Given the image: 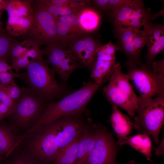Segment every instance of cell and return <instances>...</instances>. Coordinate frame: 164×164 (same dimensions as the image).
<instances>
[{
    "label": "cell",
    "mask_w": 164,
    "mask_h": 164,
    "mask_svg": "<svg viewBox=\"0 0 164 164\" xmlns=\"http://www.w3.org/2000/svg\"><path fill=\"white\" fill-rule=\"evenodd\" d=\"M137 113L133 124L134 128L139 133L151 135L155 143L158 144L164 121V95L154 97Z\"/></svg>",
    "instance_id": "5"
},
{
    "label": "cell",
    "mask_w": 164,
    "mask_h": 164,
    "mask_svg": "<svg viewBox=\"0 0 164 164\" xmlns=\"http://www.w3.org/2000/svg\"><path fill=\"white\" fill-rule=\"evenodd\" d=\"M112 73L110 72L101 82L84 83L80 88L60 101L46 104L43 113L28 129L26 134H29L39 127L61 117L82 114L93 96L101 86L109 81Z\"/></svg>",
    "instance_id": "1"
},
{
    "label": "cell",
    "mask_w": 164,
    "mask_h": 164,
    "mask_svg": "<svg viewBox=\"0 0 164 164\" xmlns=\"http://www.w3.org/2000/svg\"><path fill=\"white\" fill-rule=\"evenodd\" d=\"M77 17L80 28L84 34L97 30L101 20L100 15L98 12L88 6L79 11Z\"/></svg>",
    "instance_id": "15"
},
{
    "label": "cell",
    "mask_w": 164,
    "mask_h": 164,
    "mask_svg": "<svg viewBox=\"0 0 164 164\" xmlns=\"http://www.w3.org/2000/svg\"><path fill=\"white\" fill-rule=\"evenodd\" d=\"M146 34L144 30H140L136 34L132 41L136 53L140 58L141 50L146 44Z\"/></svg>",
    "instance_id": "26"
},
{
    "label": "cell",
    "mask_w": 164,
    "mask_h": 164,
    "mask_svg": "<svg viewBox=\"0 0 164 164\" xmlns=\"http://www.w3.org/2000/svg\"><path fill=\"white\" fill-rule=\"evenodd\" d=\"M124 144L131 146L143 154L147 160L152 161V142L148 135L145 134H138L127 137Z\"/></svg>",
    "instance_id": "17"
},
{
    "label": "cell",
    "mask_w": 164,
    "mask_h": 164,
    "mask_svg": "<svg viewBox=\"0 0 164 164\" xmlns=\"http://www.w3.org/2000/svg\"><path fill=\"white\" fill-rule=\"evenodd\" d=\"M152 70L162 77L164 78V60L153 61L151 65Z\"/></svg>",
    "instance_id": "31"
},
{
    "label": "cell",
    "mask_w": 164,
    "mask_h": 164,
    "mask_svg": "<svg viewBox=\"0 0 164 164\" xmlns=\"http://www.w3.org/2000/svg\"><path fill=\"white\" fill-rule=\"evenodd\" d=\"M164 48V35H162L158 40L147 49V52L145 58L146 64L151 66L155 57L162 51Z\"/></svg>",
    "instance_id": "23"
},
{
    "label": "cell",
    "mask_w": 164,
    "mask_h": 164,
    "mask_svg": "<svg viewBox=\"0 0 164 164\" xmlns=\"http://www.w3.org/2000/svg\"><path fill=\"white\" fill-rule=\"evenodd\" d=\"M69 45L68 49L77 60L91 70L95 60L97 49L101 45L99 40L91 36L84 34Z\"/></svg>",
    "instance_id": "11"
},
{
    "label": "cell",
    "mask_w": 164,
    "mask_h": 164,
    "mask_svg": "<svg viewBox=\"0 0 164 164\" xmlns=\"http://www.w3.org/2000/svg\"><path fill=\"white\" fill-rule=\"evenodd\" d=\"M112 108L111 122L118 138L117 144L121 147L124 144L127 136L132 131L133 124L129 118L121 112L118 108L112 106Z\"/></svg>",
    "instance_id": "14"
},
{
    "label": "cell",
    "mask_w": 164,
    "mask_h": 164,
    "mask_svg": "<svg viewBox=\"0 0 164 164\" xmlns=\"http://www.w3.org/2000/svg\"><path fill=\"white\" fill-rule=\"evenodd\" d=\"M139 29L132 28H115L114 32L116 37L122 45L132 42Z\"/></svg>",
    "instance_id": "22"
},
{
    "label": "cell",
    "mask_w": 164,
    "mask_h": 164,
    "mask_svg": "<svg viewBox=\"0 0 164 164\" xmlns=\"http://www.w3.org/2000/svg\"><path fill=\"white\" fill-rule=\"evenodd\" d=\"M95 137L94 127L90 125L81 135L78 145L76 159L74 164H85L93 147Z\"/></svg>",
    "instance_id": "16"
},
{
    "label": "cell",
    "mask_w": 164,
    "mask_h": 164,
    "mask_svg": "<svg viewBox=\"0 0 164 164\" xmlns=\"http://www.w3.org/2000/svg\"><path fill=\"white\" fill-rule=\"evenodd\" d=\"M22 73L28 88L46 102L62 96L65 88L57 82L55 72L44 60H32Z\"/></svg>",
    "instance_id": "2"
},
{
    "label": "cell",
    "mask_w": 164,
    "mask_h": 164,
    "mask_svg": "<svg viewBox=\"0 0 164 164\" xmlns=\"http://www.w3.org/2000/svg\"><path fill=\"white\" fill-rule=\"evenodd\" d=\"M142 2L140 0H109L108 11L125 6H133Z\"/></svg>",
    "instance_id": "27"
},
{
    "label": "cell",
    "mask_w": 164,
    "mask_h": 164,
    "mask_svg": "<svg viewBox=\"0 0 164 164\" xmlns=\"http://www.w3.org/2000/svg\"><path fill=\"white\" fill-rule=\"evenodd\" d=\"M22 140L13 126L0 121V154L9 156Z\"/></svg>",
    "instance_id": "13"
},
{
    "label": "cell",
    "mask_w": 164,
    "mask_h": 164,
    "mask_svg": "<svg viewBox=\"0 0 164 164\" xmlns=\"http://www.w3.org/2000/svg\"><path fill=\"white\" fill-rule=\"evenodd\" d=\"M80 10L55 19L59 44L65 46L84 34L78 24L77 15Z\"/></svg>",
    "instance_id": "12"
},
{
    "label": "cell",
    "mask_w": 164,
    "mask_h": 164,
    "mask_svg": "<svg viewBox=\"0 0 164 164\" xmlns=\"http://www.w3.org/2000/svg\"><path fill=\"white\" fill-rule=\"evenodd\" d=\"M0 102L8 107L12 112L16 101L12 100L4 91L0 88Z\"/></svg>",
    "instance_id": "30"
},
{
    "label": "cell",
    "mask_w": 164,
    "mask_h": 164,
    "mask_svg": "<svg viewBox=\"0 0 164 164\" xmlns=\"http://www.w3.org/2000/svg\"><path fill=\"white\" fill-rule=\"evenodd\" d=\"M135 162L134 160L130 161L127 164H135Z\"/></svg>",
    "instance_id": "37"
},
{
    "label": "cell",
    "mask_w": 164,
    "mask_h": 164,
    "mask_svg": "<svg viewBox=\"0 0 164 164\" xmlns=\"http://www.w3.org/2000/svg\"><path fill=\"white\" fill-rule=\"evenodd\" d=\"M142 26L146 34V44L147 49L156 42L160 36L164 34L162 25L153 24L147 20L142 21Z\"/></svg>",
    "instance_id": "20"
},
{
    "label": "cell",
    "mask_w": 164,
    "mask_h": 164,
    "mask_svg": "<svg viewBox=\"0 0 164 164\" xmlns=\"http://www.w3.org/2000/svg\"><path fill=\"white\" fill-rule=\"evenodd\" d=\"M3 156L0 154V164H2Z\"/></svg>",
    "instance_id": "36"
},
{
    "label": "cell",
    "mask_w": 164,
    "mask_h": 164,
    "mask_svg": "<svg viewBox=\"0 0 164 164\" xmlns=\"http://www.w3.org/2000/svg\"><path fill=\"white\" fill-rule=\"evenodd\" d=\"M22 73L19 74L13 73L12 70L0 73V86L10 83L15 77L21 78Z\"/></svg>",
    "instance_id": "29"
},
{
    "label": "cell",
    "mask_w": 164,
    "mask_h": 164,
    "mask_svg": "<svg viewBox=\"0 0 164 164\" xmlns=\"http://www.w3.org/2000/svg\"><path fill=\"white\" fill-rule=\"evenodd\" d=\"M83 133L61 151L53 161V164L74 163L77 157L79 142Z\"/></svg>",
    "instance_id": "18"
},
{
    "label": "cell",
    "mask_w": 164,
    "mask_h": 164,
    "mask_svg": "<svg viewBox=\"0 0 164 164\" xmlns=\"http://www.w3.org/2000/svg\"><path fill=\"white\" fill-rule=\"evenodd\" d=\"M120 63L116 67L108 84L103 88V93L112 106L120 107L131 117H134L140 97L135 94L129 80L122 73Z\"/></svg>",
    "instance_id": "4"
},
{
    "label": "cell",
    "mask_w": 164,
    "mask_h": 164,
    "mask_svg": "<svg viewBox=\"0 0 164 164\" xmlns=\"http://www.w3.org/2000/svg\"><path fill=\"white\" fill-rule=\"evenodd\" d=\"M126 75L140 94L137 113L141 111L155 96L164 95V78L155 72L151 66L142 62H126Z\"/></svg>",
    "instance_id": "3"
},
{
    "label": "cell",
    "mask_w": 164,
    "mask_h": 164,
    "mask_svg": "<svg viewBox=\"0 0 164 164\" xmlns=\"http://www.w3.org/2000/svg\"><path fill=\"white\" fill-rule=\"evenodd\" d=\"M93 126L95 139L85 164H116L118 148L112 134L101 125Z\"/></svg>",
    "instance_id": "9"
},
{
    "label": "cell",
    "mask_w": 164,
    "mask_h": 164,
    "mask_svg": "<svg viewBox=\"0 0 164 164\" xmlns=\"http://www.w3.org/2000/svg\"><path fill=\"white\" fill-rule=\"evenodd\" d=\"M31 61L26 57H18L12 59V64L10 65L12 69L15 70V73L18 74L21 69H26Z\"/></svg>",
    "instance_id": "28"
},
{
    "label": "cell",
    "mask_w": 164,
    "mask_h": 164,
    "mask_svg": "<svg viewBox=\"0 0 164 164\" xmlns=\"http://www.w3.org/2000/svg\"><path fill=\"white\" fill-rule=\"evenodd\" d=\"M4 10V0H0V29L3 28L2 23L1 20V17Z\"/></svg>",
    "instance_id": "35"
},
{
    "label": "cell",
    "mask_w": 164,
    "mask_h": 164,
    "mask_svg": "<svg viewBox=\"0 0 164 164\" xmlns=\"http://www.w3.org/2000/svg\"><path fill=\"white\" fill-rule=\"evenodd\" d=\"M46 105L45 103L27 88L16 101L9 117L20 127H31L42 115Z\"/></svg>",
    "instance_id": "8"
},
{
    "label": "cell",
    "mask_w": 164,
    "mask_h": 164,
    "mask_svg": "<svg viewBox=\"0 0 164 164\" xmlns=\"http://www.w3.org/2000/svg\"><path fill=\"white\" fill-rule=\"evenodd\" d=\"M8 14L5 30L14 37L25 35L31 28L33 19L32 0H4Z\"/></svg>",
    "instance_id": "7"
},
{
    "label": "cell",
    "mask_w": 164,
    "mask_h": 164,
    "mask_svg": "<svg viewBox=\"0 0 164 164\" xmlns=\"http://www.w3.org/2000/svg\"><path fill=\"white\" fill-rule=\"evenodd\" d=\"M12 69L11 65L8 64L6 59L0 58V73L9 71Z\"/></svg>",
    "instance_id": "33"
},
{
    "label": "cell",
    "mask_w": 164,
    "mask_h": 164,
    "mask_svg": "<svg viewBox=\"0 0 164 164\" xmlns=\"http://www.w3.org/2000/svg\"><path fill=\"white\" fill-rule=\"evenodd\" d=\"M4 164H40V162L29 152L21 154Z\"/></svg>",
    "instance_id": "25"
},
{
    "label": "cell",
    "mask_w": 164,
    "mask_h": 164,
    "mask_svg": "<svg viewBox=\"0 0 164 164\" xmlns=\"http://www.w3.org/2000/svg\"><path fill=\"white\" fill-rule=\"evenodd\" d=\"M33 19L32 27L22 36L24 39L32 41L38 46L59 44L55 21L46 10L32 0Z\"/></svg>",
    "instance_id": "6"
},
{
    "label": "cell",
    "mask_w": 164,
    "mask_h": 164,
    "mask_svg": "<svg viewBox=\"0 0 164 164\" xmlns=\"http://www.w3.org/2000/svg\"><path fill=\"white\" fill-rule=\"evenodd\" d=\"M163 140L162 141L158 148L155 149V153L156 155L160 156L163 154Z\"/></svg>",
    "instance_id": "34"
},
{
    "label": "cell",
    "mask_w": 164,
    "mask_h": 164,
    "mask_svg": "<svg viewBox=\"0 0 164 164\" xmlns=\"http://www.w3.org/2000/svg\"><path fill=\"white\" fill-rule=\"evenodd\" d=\"M27 88L18 86L13 79L9 84L0 86V88L4 91L9 96L16 101Z\"/></svg>",
    "instance_id": "24"
},
{
    "label": "cell",
    "mask_w": 164,
    "mask_h": 164,
    "mask_svg": "<svg viewBox=\"0 0 164 164\" xmlns=\"http://www.w3.org/2000/svg\"><path fill=\"white\" fill-rule=\"evenodd\" d=\"M65 46L58 43L46 46L43 50L46 55V63L51 65L55 73L61 79L66 81L72 72L79 65L71 52Z\"/></svg>",
    "instance_id": "10"
},
{
    "label": "cell",
    "mask_w": 164,
    "mask_h": 164,
    "mask_svg": "<svg viewBox=\"0 0 164 164\" xmlns=\"http://www.w3.org/2000/svg\"><path fill=\"white\" fill-rule=\"evenodd\" d=\"M143 2L133 6H126L110 10L115 28L118 27L129 19L132 13L139 7L144 6Z\"/></svg>",
    "instance_id": "19"
},
{
    "label": "cell",
    "mask_w": 164,
    "mask_h": 164,
    "mask_svg": "<svg viewBox=\"0 0 164 164\" xmlns=\"http://www.w3.org/2000/svg\"><path fill=\"white\" fill-rule=\"evenodd\" d=\"M4 28L0 29V58H6L10 56L11 47L16 41Z\"/></svg>",
    "instance_id": "21"
},
{
    "label": "cell",
    "mask_w": 164,
    "mask_h": 164,
    "mask_svg": "<svg viewBox=\"0 0 164 164\" xmlns=\"http://www.w3.org/2000/svg\"><path fill=\"white\" fill-rule=\"evenodd\" d=\"M92 2L96 6L103 11L108 10L109 0H94Z\"/></svg>",
    "instance_id": "32"
}]
</instances>
